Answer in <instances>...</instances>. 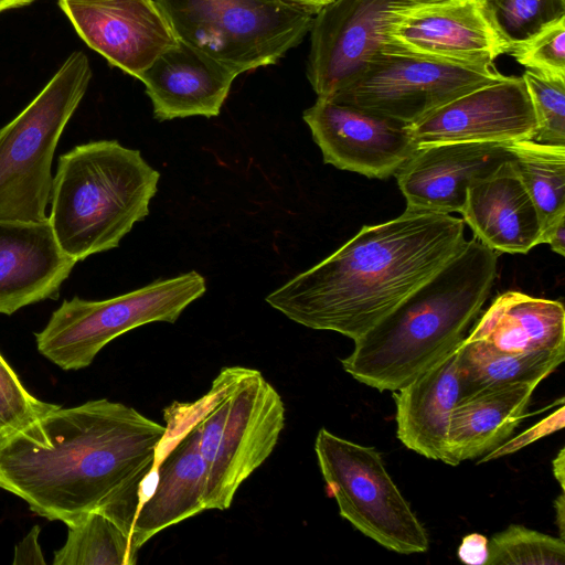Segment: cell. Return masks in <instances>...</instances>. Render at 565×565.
I'll use <instances>...</instances> for the list:
<instances>
[{
    "instance_id": "37",
    "label": "cell",
    "mask_w": 565,
    "mask_h": 565,
    "mask_svg": "<svg viewBox=\"0 0 565 565\" xmlns=\"http://www.w3.org/2000/svg\"><path fill=\"white\" fill-rule=\"evenodd\" d=\"M564 491L559 494V497L555 501L556 508V523L559 527L561 539L564 536Z\"/></svg>"
},
{
    "instance_id": "12",
    "label": "cell",
    "mask_w": 565,
    "mask_h": 565,
    "mask_svg": "<svg viewBox=\"0 0 565 565\" xmlns=\"http://www.w3.org/2000/svg\"><path fill=\"white\" fill-rule=\"evenodd\" d=\"M79 38L106 61L140 78L179 39L156 0H57Z\"/></svg>"
},
{
    "instance_id": "21",
    "label": "cell",
    "mask_w": 565,
    "mask_h": 565,
    "mask_svg": "<svg viewBox=\"0 0 565 565\" xmlns=\"http://www.w3.org/2000/svg\"><path fill=\"white\" fill-rule=\"evenodd\" d=\"M459 348L394 393L399 441L427 459L447 465L450 417L461 397Z\"/></svg>"
},
{
    "instance_id": "10",
    "label": "cell",
    "mask_w": 565,
    "mask_h": 565,
    "mask_svg": "<svg viewBox=\"0 0 565 565\" xmlns=\"http://www.w3.org/2000/svg\"><path fill=\"white\" fill-rule=\"evenodd\" d=\"M504 76L493 63H458L380 52L326 99L412 126L450 100Z\"/></svg>"
},
{
    "instance_id": "28",
    "label": "cell",
    "mask_w": 565,
    "mask_h": 565,
    "mask_svg": "<svg viewBox=\"0 0 565 565\" xmlns=\"http://www.w3.org/2000/svg\"><path fill=\"white\" fill-rule=\"evenodd\" d=\"M565 543L521 524H511L489 540L488 565H564Z\"/></svg>"
},
{
    "instance_id": "1",
    "label": "cell",
    "mask_w": 565,
    "mask_h": 565,
    "mask_svg": "<svg viewBox=\"0 0 565 565\" xmlns=\"http://www.w3.org/2000/svg\"><path fill=\"white\" fill-rule=\"evenodd\" d=\"M164 435L107 398L58 406L0 440V488L66 525L98 509L134 513Z\"/></svg>"
},
{
    "instance_id": "31",
    "label": "cell",
    "mask_w": 565,
    "mask_h": 565,
    "mask_svg": "<svg viewBox=\"0 0 565 565\" xmlns=\"http://www.w3.org/2000/svg\"><path fill=\"white\" fill-rule=\"evenodd\" d=\"M509 54L526 70L565 77V17L511 47Z\"/></svg>"
},
{
    "instance_id": "11",
    "label": "cell",
    "mask_w": 565,
    "mask_h": 565,
    "mask_svg": "<svg viewBox=\"0 0 565 565\" xmlns=\"http://www.w3.org/2000/svg\"><path fill=\"white\" fill-rule=\"evenodd\" d=\"M448 0H333L315 15L307 77L318 97L344 87L383 47L390 25L414 10Z\"/></svg>"
},
{
    "instance_id": "22",
    "label": "cell",
    "mask_w": 565,
    "mask_h": 565,
    "mask_svg": "<svg viewBox=\"0 0 565 565\" xmlns=\"http://www.w3.org/2000/svg\"><path fill=\"white\" fill-rule=\"evenodd\" d=\"M537 385L515 382L461 396L452 409L448 430L450 466L483 456L510 437L527 416Z\"/></svg>"
},
{
    "instance_id": "35",
    "label": "cell",
    "mask_w": 565,
    "mask_h": 565,
    "mask_svg": "<svg viewBox=\"0 0 565 565\" xmlns=\"http://www.w3.org/2000/svg\"><path fill=\"white\" fill-rule=\"evenodd\" d=\"M543 243L548 244L556 254L565 255V216L543 230L541 244Z\"/></svg>"
},
{
    "instance_id": "15",
    "label": "cell",
    "mask_w": 565,
    "mask_h": 565,
    "mask_svg": "<svg viewBox=\"0 0 565 565\" xmlns=\"http://www.w3.org/2000/svg\"><path fill=\"white\" fill-rule=\"evenodd\" d=\"M509 51L483 0H448L406 13L386 30L381 50L458 63H493Z\"/></svg>"
},
{
    "instance_id": "14",
    "label": "cell",
    "mask_w": 565,
    "mask_h": 565,
    "mask_svg": "<svg viewBox=\"0 0 565 565\" xmlns=\"http://www.w3.org/2000/svg\"><path fill=\"white\" fill-rule=\"evenodd\" d=\"M418 146L533 140L537 125L522 76L475 88L408 126Z\"/></svg>"
},
{
    "instance_id": "5",
    "label": "cell",
    "mask_w": 565,
    "mask_h": 565,
    "mask_svg": "<svg viewBox=\"0 0 565 565\" xmlns=\"http://www.w3.org/2000/svg\"><path fill=\"white\" fill-rule=\"evenodd\" d=\"M189 405L200 428L205 510H227L241 484L275 449L285 426L284 402L259 371L230 366Z\"/></svg>"
},
{
    "instance_id": "34",
    "label": "cell",
    "mask_w": 565,
    "mask_h": 565,
    "mask_svg": "<svg viewBox=\"0 0 565 565\" xmlns=\"http://www.w3.org/2000/svg\"><path fill=\"white\" fill-rule=\"evenodd\" d=\"M40 526L35 525L14 548L13 564H45L44 555L39 545Z\"/></svg>"
},
{
    "instance_id": "24",
    "label": "cell",
    "mask_w": 565,
    "mask_h": 565,
    "mask_svg": "<svg viewBox=\"0 0 565 565\" xmlns=\"http://www.w3.org/2000/svg\"><path fill=\"white\" fill-rule=\"evenodd\" d=\"M564 359L565 350L513 353L463 339L458 359L461 396L515 382L540 384Z\"/></svg>"
},
{
    "instance_id": "38",
    "label": "cell",
    "mask_w": 565,
    "mask_h": 565,
    "mask_svg": "<svg viewBox=\"0 0 565 565\" xmlns=\"http://www.w3.org/2000/svg\"><path fill=\"white\" fill-rule=\"evenodd\" d=\"M34 0H0V13L7 10L19 9L29 6Z\"/></svg>"
},
{
    "instance_id": "36",
    "label": "cell",
    "mask_w": 565,
    "mask_h": 565,
    "mask_svg": "<svg viewBox=\"0 0 565 565\" xmlns=\"http://www.w3.org/2000/svg\"><path fill=\"white\" fill-rule=\"evenodd\" d=\"M564 448H562L558 452V455L555 457V459L553 460V473H554V477L555 479L558 481L561 488H562V491H564V477H565V473H564V461H565V457H564Z\"/></svg>"
},
{
    "instance_id": "23",
    "label": "cell",
    "mask_w": 565,
    "mask_h": 565,
    "mask_svg": "<svg viewBox=\"0 0 565 565\" xmlns=\"http://www.w3.org/2000/svg\"><path fill=\"white\" fill-rule=\"evenodd\" d=\"M465 340L513 353L565 350L564 305L505 291L492 301Z\"/></svg>"
},
{
    "instance_id": "29",
    "label": "cell",
    "mask_w": 565,
    "mask_h": 565,
    "mask_svg": "<svg viewBox=\"0 0 565 565\" xmlns=\"http://www.w3.org/2000/svg\"><path fill=\"white\" fill-rule=\"evenodd\" d=\"M522 78L536 118L533 140L565 146V77L526 70Z\"/></svg>"
},
{
    "instance_id": "20",
    "label": "cell",
    "mask_w": 565,
    "mask_h": 565,
    "mask_svg": "<svg viewBox=\"0 0 565 565\" xmlns=\"http://www.w3.org/2000/svg\"><path fill=\"white\" fill-rule=\"evenodd\" d=\"M177 439L154 468V487L132 516L130 534L138 548L160 531L205 510L206 475L198 423Z\"/></svg>"
},
{
    "instance_id": "17",
    "label": "cell",
    "mask_w": 565,
    "mask_h": 565,
    "mask_svg": "<svg viewBox=\"0 0 565 565\" xmlns=\"http://www.w3.org/2000/svg\"><path fill=\"white\" fill-rule=\"evenodd\" d=\"M76 263L60 247L49 220L0 221V313L57 298Z\"/></svg>"
},
{
    "instance_id": "3",
    "label": "cell",
    "mask_w": 565,
    "mask_h": 565,
    "mask_svg": "<svg viewBox=\"0 0 565 565\" xmlns=\"http://www.w3.org/2000/svg\"><path fill=\"white\" fill-rule=\"evenodd\" d=\"M498 253L475 236L360 338L341 360L354 380L396 392L454 351L497 276Z\"/></svg>"
},
{
    "instance_id": "4",
    "label": "cell",
    "mask_w": 565,
    "mask_h": 565,
    "mask_svg": "<svg viewBox=\"0 0 565 565\" xmlns=\"http://www.w3.org/2000/svg\"><path fill=\"white\" fill-rule=\"evenodd\" d=\"M160 173L117 140L78 145L58 158L47 220L76 262L119 246L149 214Z\"/></svg>"
},
{
    "instance_id": "40",
    "label": "cell",
    "mask_w": 565,
    "mask_h": 565,
    "mask_svg": "<svg viewBox=\"0 0 565 565\" xmlns=\"http://www.w3.org/2000/svg\"><path fill=\"white\" fill-rule=\"evenodd\" d=\"M7 435L4 434V431L0 428V440L6 437Z\"/></svg>"
},
{
    "instance_id": "19",
    "label": "cell",
    "mask_w": 565,
    "mask_h": 565,
    "mask_svg": "<svg viewBox=\"0 0 565 565\" xmlns=\"http://www.w3.org/2000/svg\"><path fill=\"white\" fill-rule=\"evenodd\" d=\"M460 214L475 237L498 254H526L541 244V218L513 159L469 186Z\"/></svg>"
},
{
    "instance_id": "33",
    "label": "cell",
    "mask_w": 565,
    "mask_h": 565,
    "mask_svg": "<svg viewBox=\"0 0 565 565\" xmlns=\"http://www.w3.org/2000/svg\"><path fill=\"white\" fill-rule=\"evenodd\" d=\"M458 558L470 565H488L489 539L479 533L466 535L457 550Z\"/></svg>"
},
{
    "instance_id": "32",
    "label": "cell",
    "mask_w": 565,
    "mask_h": 565,
    "mask_svg": "<svg viewBox=\"0 0 565 565\" xmlns=\"http://www.w3.org/2000/svg\"><path fill=\"white\" fill-rule=\"evenodd\" d=\"M565 407L562 403L559 408L554 411L547 417L540 420L537 424L526 429L522 434L515 436L509 441L502 443L488 454H486L479 462L498 459L500 457L513 454L521 448L551 435L564 427Z\"/></svg>"
},
{
    "instance_id": "30",
    "label": "cell",
    "mask_w": 565,
    "mask_h": 565,
    "mask_svg": "<svg viewBox=\"0 0 565 565\" xmlns=\"http://www.w3.org/2000/svg\"><path fill=\"white\" fill-rule=\"evenodd\" d=\"M56 407L58 405L30 394L0 354V428L6 435L24 428Z\"/></svg>"
},
{
    "instance_id": "7",
    "label": "cell",
    "mask_w": 565,
    "mask_h": 565,
    "mask_svg": "<svg viewBox=\"0 0 565 565\" xmlns=\"http://www.w3.org/2000/svg\"><path fill=\"white\" fill-rule=\"evenodd\" d=\"M179 41L237 75L276 64L319 11L289 0H156Z\"/></svg>"
},
{
    "instance_id": "18",
    "label": "cell",
    "mask_w": 565,
    "mask_h": 565,
    "mask_svg": "<svg viewBox=\"0 0 565 565\" xmlns=\"http://www.w3.org/2000/svg\"><path fill=\"white\" fill-rule=\"evenodd\" d=\"M238 75L183 42L162 53L139 81L159 121L191 116L215 117Z\"/></svg>"
},
{
    "instance_id": "13",
    "label": "cell",
    "mask_w": 565,
    "mask_h": 565,
    "mask_svg": "<svg viewBox=\"0 0 565 565\" xmlns=\"http://www.w3.org/2000/svg\"><path fill=\"white\" fill-rule=\"evenodd\" d=\"M302 118L324 163L367 178L394 175L417 148L408 126L330 99L318 97Z\"/></svg>"
},
{
    "instance_id": "6",
    "label": "cell",
    "mask_w": 565,
    "mask_h": 565,
    "mask_svg": "<svg viewBox=\"0 0 565 565\" xmlns=\"http://www.w3.org/2000/svg\"><path fill=\"white\" fill-rule=\"evenodd\" d=\"M90 78L87 55L73 52L31 103L0 128V221L47 220L54 152Z\"/></svg>"
},
{
    "instance_id": "26",
    "label": "cell",
    "mask_w": 565,
    "mask_h": 565,
    "mask_svg": "<svg viewBox=\"0 0 565 565\" xmlns=\"http://www.w3.org/2000/svg\"><path fill=\"white\" fill-rule=\"evenodd\" d=\"M64 546L54 553V565H135L138 551L131 535L99 510L67 525Z\"/></svg>"
},
{
    "instance_id": "9",
    "label": "cell",
    "mask_w": 565,
    "mask_h": 565,
    "mask_svg": "<svg viewBox=\"0 0 565 565\" xmlns=\"http://www.w3.org/2000/svg\"><path fill=\"white\" fill-rule=\"evenodd\" d=\"M315 451L343 519L386 550L405 555L427 552L428 534L375 448L321 428Z\"/></svg>"
},
{
    "instance_id": "39",
    "label": "cell",
    "mask_w": 565,
    "mask_h": 565,
    "mask_svg": "<svg viewBox=\"0 0 565 565\" xmlns=\"http://www.w3.org/2000/svg\"><path fill=\"white\" fill-rule=\"evenodd\" d=\"M289 1L320 10L322 7L329 4L333 0H289Z\"/></svg>"
},
{
    "instance_id": "27",
    "label": "cell",
    "mask_w": 565,
    "mask_h": 565,
    "mask_svg": "<svg viewBox=\"0 0 565 565\" xmlns=\"http://www.w3.org/2000/svg\"><path fill=\"white\" fill-rule=\"evenodd\" d=\"M483 3L510 50L565 17V0H483Z\"/></svg>"
},
{
    "instance_id": "8",
    "label": "cell",
    "mask_w": 565,
    "mask_h": 565,
    "mask_svg": "<svg viewBox=\"0 0 565 565\" xmlns=\"http://www.w3.org/2000/svg\"><path fill=\"white\" fill-rule=\"evenodd\" d=\"M205 291V278L191 270L106 300H64L35 334L38 350L65 371L84 369L117 337L151 322H175Z\"/></svg>"
},
{
    "instance_id": "2",
    "label": "cell",
    "mask_w": 565,
    "mask_h": 565,
    "mask_svg": "<svg viewBox=\"0 0 565 565\" xmlns=\"http://www.w3.org/2000/svg\"><path fill=\"white\" fill-rule=\"evenodd\" d=\"M465 222L406 209L364 225L330 256L266 296L288 319L353 341L434 276L465 244Z\"/></svg>"
},
{
    "instance_id": "25",
    "label": "cell",
    "mask_w": 565,
    "mask_h": 565,
    "mask_svg": "<svg viewBox=\"0 0 565 565\" xmlns=\"http://www.w3.org/2000/svg\"><path fill=\"white\" fill-rule=\"evenodd\" d=\"M516 172L541 218L542 232L565 216V146L509 142Z\"/></svg>"
},
{
    "instance_id": "16",
    "label": "cell",
    "mask_w": 565,
    "mask_h": 565,
    "mask_svg": "<svg viewBox=\"0 0 565 565\" xmlns=\"http://www.w3.org/2000/svg\"><path fill=\"white\" fill-rule=\"evenodd\" d=\"M512 159L509 142L423 145L394 175L406 200V209L460 213L469 186Z\"/></svg>"
}]
</instances>
